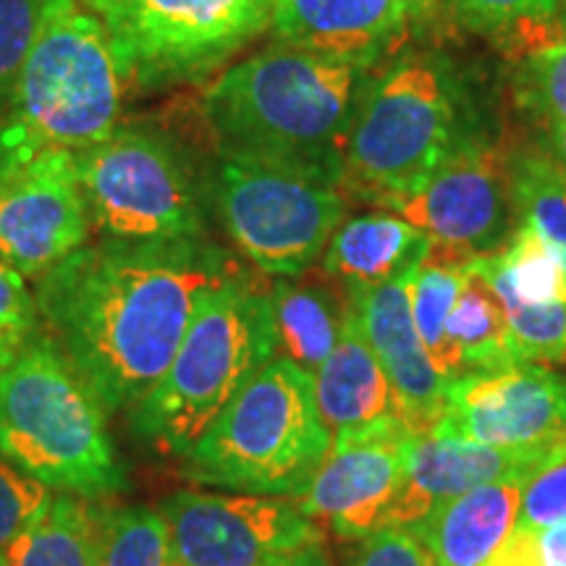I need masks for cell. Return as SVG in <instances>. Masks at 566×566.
<instances>
[{
  "label": "cell",
  "mask_w": 566,
  "mask_h": 566,
  "mask_svg": "<svg viewBox=\"0 0 566 566\" xmlns=\"http://www.w3.org/2000/svg\"><path fill=\"white\" fill-rule=\"evenodd\" d=\"M239 273L208 239H103L42 275L34 300L45 334L116 412L153 391L200 304Z\"/></svg>",
  "instance_id": "obj_1"
},
{
  "label": "cell",
  "mask_w": 566,
  "mask_h": 566,
  "mask_svg": "<svg viewBox=\"0 0 566 566\" xmlns=\"http://www.w3.org/2000/svg\"><path fill=\"white\" fill-rule=\"evenodd\" d=\"M370 69L275 45L218 74L202 122L221 160L289 168L342 187L344 147Z\"/></svg>",
  "instance_id": "obj_2"
},
{
  "label": "cell",
  "mask_w": 566,
  "mask_h": 566,
  "mask_svg": "<svg viewBox=\"0 0 566 566\" xmlns=\"http://www.w3.org/2000/svg\"><path fill=\"white\" fill-rule=\"evenodd\" d=\"M0 454L40 485L82 499L126 485L101 396L48 334L0 373Z\"/></svg>",
  "instance_id": "obj_3"
},
{
  "label": "cell",
  "mask_w": 566,
  "mask_h": 566,
  "mask_svg": "<svg viewBox=\"0 0 566 566\" xmlns=\"http://www.w3.org/2000/svg\"><path fill=\"white\" fill-rule=\"evenodd\" d=\"M464 87L438 53H407L365 84L344 147V195L380 208L412 195L475 134Z\"/></svg>",
  "instance_id": "obj_4"
},
{
  "label": "cell",
  "mask_w": 566,
  "mask_h": 566,
  "mask_svg": "<svg viewBox=\"0 0 566 566\" xmlns=\"http://www.w3.org/2000/svg\"><path fill=\"white\" fill-rule=\"evenodd\" d=\"M124 90L103 21L80 3L69 6L0 101V171L45 150L84 153L111 137Z\"/></svg>",
  "instance_id": "obj_5"
},
{
  "label": "cell",
  "mask_w": 566,
  "mask_h": 566,
  "mask_svg": "<svg viewBox=\"0 0 566 566\" xmlns=\"http://www.w3.org/2000/svg\"><path fill=\"white\" fill-rule=\"evenodd\" d=\"M275 357L271 289H260L242 271L200 304L174 363L132 409V430L160 451L184 457Z\"/></svg>",
  "instance_id": "obj_6"
},
{
  "label": "cell",
  "mask_w": 566,
  "mask_h": 566,
  "mask_svg": "<svg viewBox=\"0 0 566 566\" xmlns=\"http://www.w3.org/2000/svg\"><path fill=\"white\" fill-rule=\"evenodd\" d=\"M331 443L313 375L275 357L181 457L184 475L229 493L300 499Z\"/></svg>",
  "instance_id": "obj_7"
},
{
  "label": "cell",
  "mask_w": 566,
  "mask_h": 566,
  "mask_svg": "<svg viewBox=\"0 0 566 566\" xmlns=\"http://www.w3.org/2000/svg\"><path fill=\"white\" fill-rule=\"evenodd\" d=\"M92 229L118 242L205 239L210 181L195 155L150 124H118L90 150L76 153Z\"/></svg>",
  "instance_id": "obj_8"
},
{
  "label": "cell",
  "mask_w": 566,
  "mask_h": 566,
  "mask_svg": "<svg viewBox=\"0 0 566 566\" xmlns=\"http://www.w3.org/2000/svg\"><path fill=\"white\" fill-rule=\"evenodd\" d=\"M103 21L126 84L168 90L208 80L271 30L273 0H82Z\"/></svg>",
  "instance_id": "obj_9"
},
{
  "label": "cell",
  "mask_w": 566,
  "mask_h": 566,
  "mask_svg": "<svg viewBox=\"0 0 566 566\" xmlns=\"http://www.w3.org/2000/svg\"><path fill=\"white\" fill-rule=\"evenodd\" d=\"M210 202L233 247L275 279H302L323 258L349 210L336 184L221 158L210 179Z\"/></svg>",
  "instance_id": "obj_10"
},
{
  "label": "cell",
  "mask_w": 566,
  "mask_h": 566,
  "mask_svg": "<svg viewBox=\"0 0 566 566\" xmlns=\"http://www.w3.org/2000/svg\"><path fill=\"white\" fill-rule=\"evenodd\" d=\"M512 158L501 142L470 134L420 189L386 210L428 233L446 258L462 263L491 258L516 229Z\"/></svg>",
  "instance_id": "obj_11"
},
{
  "label": "cell",
  "mask_w": 566,
  "mask_h": 566,
  "mask_svg": "<svg viewBox=\"0 0 566 566\" xmlns=\"http://www.w3.org/2000/svg\"><path fill=\"white\" fill-rule=\"evenodd\" d=\"M158 512L168 566H271L325 541L300 501L279 495L179 491Z\"/></svg>",
  "instance_id": "obj_12"
},
{
  "label": "cell",
  "mask_w": 566,
  "mask_h": 566,
  "mask_svg": "<svg viewBox=\"0 0 566 566\" xmlns=\"http://www.w3.org/2000/svg\"><path fill=\"white\" fill-rule=\"evenodd\" d=\"M412 436L399 415L336 433L313 483L296 499L304 514L344 541H365L391 525Z\"/></svg>",
  "instance_id": "obj_13"
},
{
  "label": "cell",
  "mask_w": 566,
  "mask_h": 566,
  "mask_svg": "<svg viewBox=\"0 0 566 566\" xmlns=\"http://www.w3.org/2000/svg\"><path fill=\"white\" fill-rule=\"evenodd\" d=\"M90 233L74 153L45 150L0 171V260L24 279L40 281Z\"/></svg>",
  "instance_id": "obj_14"
},
{
  "label": "cell",
  "mask_w": 566,
  "mask_h": 566,
  "mask_svg": "<svg viewBox=\"0 0 566 566\" xmlns=\"http://www.w3.org/2000/svg\"><path fill=\"white\" fill-rule=\"evenodd\" d=\"M488 446H537L566 438V375L546 365L470 373L446 386L443 415L430 430Z\"/></svg>",
  "instance_id": "obj_15"
},
{
  "label": "cell",
  "mask_w": 566,
  "mask_h": 566,
  "mask_svg": "<svg viewBox=\"0 0 566 566\" xmlns=\"http://www.w3.org/2000/svg\"><path fill=\"white\" fill-rule=\"evenodd\" d=\"M566 446H488L436 433H415L407 454V480L388 527H412L436 506L499 480H530Z\"/></svg>",
  "instance_id": "obj_16"
},
{
  "label": "cell",
  "mask_w": 566,
  "mask_h": 566,
  "mask_svg": "<svg viewBox=\"0 0 566 566\" xmlns=\"http://www.w3.org/2000/svg\"><path fill=\"white\" fill-rule=\"evenodd\" d=\"M346 300L391 380L401 420L415 433H430L443 415L446 380L417 334L409 304V279L346 289Z\"/></svg>",
  "instance_id": "obj_17"
},
{
  "label": "cell",
  "mask_w": 566,
  "mask_h": 566,
  "mask_svg": "<svg viewBox=\"0 0 566 566\" xmlns=\"http://www.w3.org/2000/svg\"><path fill=\"white\" fill-rule=\"evenodd\" d=\"M412 13V0H273L271 30L283 45L373 69L401 45Z\"/></svg>",
  "instance_id": "obj_18"
},
{
  "label": "cell",
  "mask_w": 566,
  "mask_h": 566,
  "mask_svg": "<svg viewBox=\"0 0 566 566\" xmlns=\"http://www.w3.org/2000/svg\"><path fill=\"white\" fill-rule=\"evenodd\" d=\"M525 483L480 485L436 506L409 530L424 543L436 566H483L520 525Z\"/></svg>",
  "instance_id": "obj_19"
},
{
  "label": "cell",
  "mask_w": 566,
  "mask_h": 566,
  "mask_svg": "<svg viewBox=\"0 0 566 566\" xmlns=\"http://www.w3.org/2000/svg\"><path fill=\"white\" fill-rule=\"evenodd\" d=\"M433 252V242L391 210L344 218L323 252V273L346 289L405 281Z\"/></svg>",
  "instance_id": "obj_20"
},
{
  "label": "cell",
  "mask_w": 566,
  "mask_h": 566,
  "mask_svg": "<svg viewBox=\"0 0 566 566\" xmlns=\"http://www.w3.org/2000/svg\"><path fill=\"white\" fill-rule=\"evenodd\" d=\"M313 380L317 409L331 436L363 428L388 415H399L391 380L375 357L373 346L367 344L349 300H346L342 336L334 352L317 367Z\"/></svg>",
  "instance_id": "obj_21"
},
{
  "label": "cell",
  "mask_w": 566,
  "mask_h": 566,
  "mask_svg": "<svg viewBox=\"0 0 566 566\" xmlns=\"http://www.w3.org/2000/svg\"><path fill=\"white\" fill-rule=\"evenodd\" d=\"M271 307L279 352L315 375L342 336L346 300L338 302L321 283L279 279L271 286Z\"/></svg>",
  "instance_id": "obj_22"
},
{
  "label": "cell",
  "mask_w": 566,
  "mask_h": 566,
  "mask_svg": "<svg viewBox=\"0 0 566 566\" xmlns=\"http://www.w3.org/2000/svg\"><path fill=\"white\" fill-rule=\"evenodd\" d=\"M103 509L74 493H53L51 504L13 543L3 566H97Z\"/></svg>",
  "instance_id": "obj_23"
},
{
  "label": "cell",
  "mask_w": 566,
  "mask_h": 566,
  "mask_svg": "<svg viewBox=\"0 0 566 566\" xmlns=\"http://www.w3.org/2000/svg\"><path fill=\"white\" fill-rule=\"evenodd\" d=\"M449 336L454 342L464 375L495 373L520 365L504 304L472 263L449 315Z\"/></svg>",
  "instance_id": "obj_24"
},
{
  "label": "cell",
  "mask_w": 566,
  "mask_h": 566,
  "mask_svg": "<svg viewBox=\"0 0 566 566\" xmlns=\"http://www.w3.org/2000/svg\"><path fill=\"white\" fill-rule=\"evenodd\" d=\"M472 268L491 283L501 300L525 304L566 302V268L562 258L527 226L516 229L504 250L472 260Z\"/></svg>",
  "instance_id": "obj_25"
},
{
  "label": "cell",
  "mask_w": 566,
  "mask_h": 566,
  "mask_svg": "<svg viewBox=\"0 0 566 566\" xmlns=\"http://www.w3.org/2000/svg\"><path fill=\"white\" fill-rule=\"evenodd\" d=\"M470 263L446 258L441 252H430V258L409 275V304L424 349L443 375L446 386L462 378V363L449 336V315L454 310L457 296L462 292Z\"/></svg>",
  "instance_id": "obj_26"
},
{
  "label": "cell",
  "mask_w": 566,
  "mask_h": 566,
  "mask_svg": "<svg viewBox=\"0 0 566 566\" xmlns=\"http://www.w3.org/2000/svg\"><path fill=\"white\" fill-rule=\"evenodd\" d=\"M512 192L516 223L533 229L566 268V168L551 155H514Z\"/></svg>",
  "instance_id": "obj_27"
},
{
  "label": "cell",
  "mask_w": 566,
  "mask_h": 566,
  "mask_svg": "<svg viewBox=\"0 0 566 566\" xmlns=\"http://www.w3.org/2000/svg\"><path fill=\"white\" fill-rule=\"evenodd\" d=\"M97 566H168L166 522L158 509H103Z\"/></svg>",
  "instance_id": "obj_28"
},
{
  "label": "cell",
  "mask_w": 566,
  "mask_h": 566,
  "mask_svg": "<svg viewBox=\"0 0 566 566\" xmlns=\"http://www.w3.org/2000/svg\"><path fill=\"white\" fill-rule=\"evenodd\" d=\"M514 95L548 129L566 126V38L541 42L514 71Z\"/></svg>",
  "instance_id": "obj_29"
},
{
  "label": "cell",
  "mask_w": 566,
  "mask_h": 566,
  "mask_svg": "<svg viewBox=\"0 0 566 566\" xmlns=\"http://www.w3.org/2000/svg\"><path fill=\"white\" fill-rule=\"evenodd\" d=\"M80 0H0V101L51 21Z\"/></svg>",
  "instance_id": "obj_30"
},
{
  "label": "cell",
  "mask_w": 566,
  "mask_h": 566,
  "mask_svg": "<svg viewBox=\"0 0 566 566\" xmlns=\"http://www.w3.org/2000/svg\"><path fill=\"white\" fill-rule=\"evenodd\" d=\"M501 300V296H499ZM520 365H566V302L501 300Z\"/></svg>",
  "instance_id": "obj_31"
},
{
  "label": "cell",
  "mask_w": 566,
  "mask_h": 566,
  "mask_svg": "<svg viewBox=\"0 0 566 566\" xmlns=\"http://www.w3.org/2000/svg\"><path fill=\"white\" fill-rule=\"evenodd\" d=\"M40 334L38 300L27 279L0 260V373L17 363L19 354Z\"/></svg>",
  "instance_id": "obj_32"
},
{
  "label": "cell",
  "mask_w": 566,
  "mask_h": 566,
  "mask_svg": "<svg viewBox=\"0 0 566 566\" xmlns=\"http://www.w3.org/2000/svg\"><path fill=\"white\" fill-rule=\"evenodd\" d=\"M51 499V488L27 478L13 464L0 462V566L24 530L45 512Z\"/></svg>",
  "instance_id": "obj_33"
},
{
  "label": "cell",
  "mask_w": 566,
  "mask_h": 566,
  "mask_svg": "<svg viewBox=\"0 0 566 566\" xmlns=\"http://www.w3.org/2000/svg\"><path fill=\"white\" fill-rule=\"evenodd\" d=\"M520 525H566V446L522 488Z\"/></svg>",
  "instance_id": "obj_34"
},
{
  "label": "cell",
  "mask_w": 566,
  "mask_h": 566,
  "mask_svg": "<svg viewBox=\"0 0 566 566\" xmlns=\"http://www.w3.org/2000/svg\"><path fill=\"white\" fill-rule=\"evenodd\" d=\"M483 566H566V525H516Z\"/></svg>",
  "instance_id": "obj_35"
},
{
  "label": "cell",
  "mask_w": 566,
  "mask_h": 566,
  "mask_svg": "<svg viewBox=\"0 0 566 566\" xmlns=\"http://www.w3.org/2000/svg\"><path fill=\"white\" fill-rule=\"evenodd\" d=\"M467 24L478 30H509L530 21H548L566 11V0H454Z\"/></svg>",
  "instance_id": "obj_36"
},
{
  "label": "cell",
  "mask_w": 566,
  "mask_h": 566,
  "mask_svg": "<svg viewBox=\"0 0 566 566\" xmlns=\"http://www.w3.org/2000/svg\"><path fill=\"white\" fill-rule=\"evenodd\" d=\"M349 566H436V562L412 530L394 525L359 541Z\"/></svg>",
  "instance_id": "obj_37"
},
{
  "label": "cell",
  "mask_w": 566,
  "mask_h": 566,
  "mask_svg": "<svg viewBox=\"0 0 566 566\" xmlns=\"http://www.w3.org/2000/svg\"><path fill=\"white\" fill-rule=\"evenodd\" d=\"M271 566H334L331 562V556L325 554L323 546H313V548H304L300 554L283 558L279 564H271Z\"/></svg>",
  "instance_id": "obj_38"
},
{
  "label": "cell",
  "mask_w": 566,
  "mask_h": 566,
  "mask_svg": "<svg viewBox=\"0 0 566 566\" xmlns=\"http://www.w3.org/2000/svg\"><path fill=\"white\" fill-rule=\"evenodd\" d=\"M551 137V158H554L558 166L566 168V126H554L548 129Z\"/></svg>",
  "instance_id": "obj_39"
},
{
  "label": "cell",
  "mask_w": 566,
  "mask_h": 566,
  "mask_svg": "<svg viewBox=\"0 0 566 566\" xmlns=\"http://www.w3.org/2000/svg\"><path fill=\"white\" fill-rule=\"evenodd\" d=\"M438 0H412V6H415V11H420V9H430V6H436Z\"/></svg>",
  "instance_id": "obj_40"
}]
</instances>
